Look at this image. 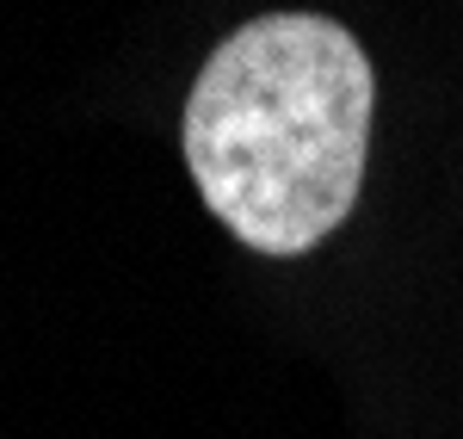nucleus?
Listing matches in <instances>:
<instances>
[{
  "label": "nucleus",
  "instance_id": "1",
  "mask_svg": "<svg viewBox=\"0 0 463 439\" xmlns=\"http://www.w3.org/2000/svg\"><path fill=\"white\" fill-rule=\"evenodd\" d=\"M377 81L321 13H266L222 37L185 100V167L260 254H309L358 198Z\"/></svg>",
  "mask_w": 463,
  "mask_h": 439
}]
</instances>
